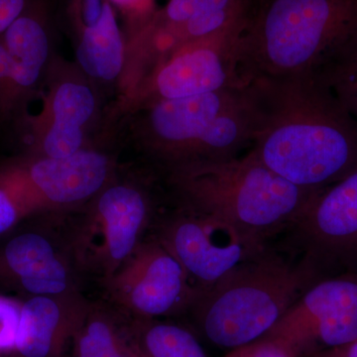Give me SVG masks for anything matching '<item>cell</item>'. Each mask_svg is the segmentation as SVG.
<instances>
[{"label": "cell", "mask_w": 357, "mask_h": 357, "mask_svg": "<svg viewBox=\"0 0 357 357\" xmlns=\"http://www.w3.org/2000/svg\"><path fill=\"white\" fill-rule=\"evenodd\" d=\"M252 149L292 184L321 191L357 168V121L318 73L252 79Z\"/></svg>", "instance_id": "1"}, {"label": "cell", "mask_w": 357, "mask_h": 357, "mask_svg": "<svg viewBox=\"0 0 357 357\" xmlns=\"http://www.w3.org/2000/svg\"><path fill=\"white\" fill-rule=\"evenodd\" d=\"M22 303L0 295V357H14Z\"/></svg>", "instance_id": "23"}, {"label": "cell", "mask_w": 357, "mask_h": 357, "mask_svg": "<svg viewBox=\"0 0 357 357\" xmlns=\"http://www.w3.org/2000/svg\"><path fill=\"white\" fill-rule=\"evenodd\" d=\"M159 241L184 268L198 294L264 251L229 223L192 210L167 223Z\"/></svg>", "instance_id": "10"}, {"label": "cell", "mask_w": 357, "mask_h": 357, "mask_svg": "<svg viewBox=\"0 0 357 357\" xmlns=\"http://www.w3.org/2000/svg\"><path fill=\"white\" fill-rule=\"evenodd\" d=\"M128 335L137 357H208L196 337L175 324L138 318Z\"/></svg>", "instance_id": "18"}, {"label": "cell", "mask_w": 357, "mask_h": 357, "mask_svg": "<svg viewBox=\"0 0 357 357\" xmlns=\"http://www.w3.org/2000/svg\"><path fill=\"white\" fill-rule=\"evenodd\" d=\"M148 215L142 192L128 185H107L75 238L77 260L109 281L140 243Z\"/></svg>", "instance_id": "9"}, {"label": "cell", "mask_w": 357, "mask_h": 357, "mask_svg": "<svg viewBox=\"0 0 357 357\" xmlns=\"http://www.w3.org/2000/svg\"><path fill=\"white\" fill-rule=\"evenodd\" d=\"M170 182L189 210L220 218L261 245L296 225L319 192L277 175L253 150L243 157L170 167Z\"/></svg>", "instance_id": "2"}, {"label": "cell", "mask_w": 357, "mask_h": 357, "mask_svg": "<svg viewBox=\"0 0 357 357\" xmlns=\"http://www.w3.org/2000/svg\"><path fill=\"white\" fill-rule=\"evenodd\" d=\"M10 61L8 114L36 86L50 51L43 0H34L1 35Z\"/></svg>", "instance_id": "17"}, {"label": "cell", "mask_w": 357, "mask_h": 357, "mask_svg": "<svg viewBox=\"0 0 357 357\" xmlns=\"http://www.w3.org/2000/svg\"><path fill=\"white\" fill-rule=\"evenodd\" d=\"M225 357H304L292 344L280 338L264 337L229 351Z\"/></svg>", "instance_id": "24"}, {"label": "cell", "mask_w": 357, "mask_h": 357, "mask_svg": "<svg viewBox=\"0 0 357 357\" xmlns=\"http://www.w3.org/2000/svg\"><path fill=\"white\" fill-rule=\"evenodd\" d=\"M307 357H357V340L344 347L316 352Z\"/></svg>", "instance_id": "29"}, {"label": "cell", "mask_w": 357, "mask_h": 357, "mask_svg": "<svg viewBox=\"0 0 357 357\" xmlns=\"http://www.w3.org/2000/svg\"><path fill=\"white\" fill-rule=\"evenodd\" d=\"M115 9L128 15L146 17L153 0H109Z\"/></svg>", "instance_id": "28"}, {"label": "cell", "mask_w": 357, "mask_h": 357, "mask_svg": "<svg viewBox=\"0 0 357 357\" xmlns=\"http://www.w3.org/2000/svg\"><path fill=\"white\" fill-rule=\"evenodd\" d=\"M89 309L79 292L32 296L21 307L14 357H61Z\"/></svg>", "instance_id": "14"}, {"label": "cell", "mask_w": 357, "mask_h": 357, "mask_svg": "<svg viewBox=\"0 0 357 357\" xmlns=\"http://www.w3.org/2000/svg\"><path fill=\"white\" fill-rule=\"evenodd\" d=\"M255 119L248 86L151 103L150 146L169 168L238 157L252 146Z\"/></svg>", "instance_id": "5"}, {"label": "cell", "mask_w": 357, "mask_h": 357, "mask_svg": "<svg viewBox=\"0 0 357 357\" xmlns=\"http://www.w3.org/2000/svg\"><path fill=\"white\" fill-rule=\"evenodd\" d=\"M319 277L307 259L294 266L263 251L199 293L191 310L204 337L232 351L264 337Z\"/></svg>", "instance_id": "4"}, {"label": "cell", "mask_w": 357, "mask_h": 357, "mask_svg": "<svg viewBox=\"0 0 357 357\" xmlns=\"http://www.w3.org/2000/svg\"><path fill=\"white\" fill-rule=\"evenodd\" d=\"M37 126L39 135L36 139V156L67 158L84 149L83 128L53 123Z\"/></svg>", "instance_id": "22"}, {"label": "cell", "mask_w": 357, "mask_h": 357, "mask_svg": "<svg viewBox=\"0 0 357 357\" xmlns=\"http://www.w3.org/2000/svg\"><path fill=\"white\" fill-rule=\"evenodd\" d=\"M27 215V211L13 192L0 184V234L13 229L21 218Z\"/></svg>", "instance_id": "25"}, {"label": "cell", "mask_w": 357, "mask_h": 357, "mask_svg": "<svg viewBox=\"0 0 357 357\" xmlns=\"http://www.w3.org/2000/svg\"><path fill=\"white\" fill-rule=\"evenodd\" d=\"M316 73L357 121V32L340 45Z\"/></svg>", "instance_id": "20"}, {"label": "cell", "mask_w": 357, "mask_h": 357, "mask_svg": "<svg viewBox=\"0 0 357 357\" xmlns=\"http://www.w3.org/2000/svg\"><path fill=\"white\" fill-rule=\"evenodd\" d=\"M296 225L321 276L357 273V168L317 192Z\"/></svg>", "instance_id": "12"}, {"label": "cell", "mask_w": 357, "mask_h": 357, "mask_svg": "<svg viewBox=\"0 0 357 357\" xmlns=\"http://www.w3.org/2000/svg\"><path fill=\"white\" fill-rule=\"evenodd\" d=\"M34 0H0V36Z\"/></svg>", "instance_id": "27"}, {"label": "cell", "mask_w": 357, "mask_h": 357, "mask_svg": "<svg viewBox=\"0 0 357 357\" xmlns=\"http://www.w3.org/2000/svg\"><path fill=\"white\" fill-rule=\"evenodd\" d=\"M255 0H169L145 27L156 58L248 21Z\"/></svg>", "instance_id": "13"}, {"label": "cell", "mask_w": 357, "mask_h": 357, "mask_svg": "<svg viewBox=\"0 0 357 357\" xmlns=\"http://www.w3.org/2000/svg\"><path fill=\"white\" fill-rule=\"evenodd\" d=\"M46 110L38 124L83 128L95 114V95L86 84L64 82L59 84L51 96Z\"/></svg>", "instance_id": "21"}, {"label": "cell", "mask_w": 357, "mask_h": 357, "mask_svg": "<svg viewBox=\"0 0 357 357\" xmlns=\"http://www.w3.org/2000/svg\"><path fill=\"white\" fill-rule=\"evenodd\" d=\"M357 32V0H255L239 48L244 84L316 73Z\"/></svg>", "instance_id": "3"}, {"label": "cell", "mask_w": 357, "mask_h": 357, "mask_svg": "<svg viewBox=\"0 0 357 357\" xmlns=\"http://www.w3.org/2000/svg\"><path fill=\"white\" fill-rule=\"evenodd\" d=\"M11 74L8 52L0 36V116L8 114Z\"/></svg>", "instance_id": "26"}, {"label": "cell", "mask_w": 357, "mask_h": 357, "mask_svg": "<svg viewBox=\"0 0 357 357\" xmlns=\"http://www.w3.org/2000/svg\"><path fill=\"white\" fill-rule=\"evenodd\" d=\"M112 164L105 154L83 149L67 158L35 156L0 170V184L28 215L72 208L95 199L109 185Z\"/></svg>", "instance_id": "6"}, {"label": "cell", "mask_w": 357, "mask_h": 357, "mask_svg": "<svg viewBox=\"0 0 357 357\" xmlns=\"http://www.w3.org/2000/svg\"><path fill=\"white\" fill-rule=\"evenodd\" d=\"M245 25L246 22L181 45L157 59L147 86L150 102L245 86L238 70Z\"/></svg>", "instance_id": "8"}, {"label": "cell", "mask_w": 357, "mask_h": 357, "mask_svg": "<svg viewBox=\"0 0 357 357\" xmlns=\"http://www.w3.org/2000/svg\"><path fill=\"white\" fill-rule=\"evenodd\" d=\"M2 269L32 296L77 292L69 263L47 237L26 232L7 243Z\"/></svg>", "instance_id": "16"}, {"label": "cell", "mask_w": 357, "mask_h": 357, "mask_svg": "<svg viewBox=\"0 0 357 357\" xmlns=\"http://www.w3.org/2000/svg\"><path fill=\"white\" fill-rule=\"evenodd\" d=\"M75 357H137L128 335L102 310L89 306L73 338Z\"/></svg>", "instance_id": "19"}, {"label": "cell", "mask_w": 357, "mask_h": 357, "mask_svg": "<svg viewBox=\"0 0 357 357\" xmlns=\"http://www.w3.org/2000/svg\"><path fill=\"white\" fill-rule=\"evenodd\" d=\"M70 6L79 37V67L93 79H116L123 68L126 53L116 9L109 0H70Z\"/></svg>", "instance_id": "15"}, {"label": "cell", "mask_w": 357, "mask_h": 357, "mask_svg": "<svg viewBox=\"0 0 357 357\" xmlns=\"http://www.w3.org/2000/svg\"><path fill=\"white\" fill-rule=\"evenodd\" d=\"M105 283L114 300L140 319L191 309L198 296L184 268L159 241L138 244Z\"/></svg>", "instance_id": "11"}, {"label": "cell", "mask_w": 357, "mask_h": 357, "mask_svg": "<svg viewBox=\"0 0 357 357\" xmlns=\"http://www.w3.org/2000/svg\"><path fill=\"white\" fill-rule=\"evenodd\" d=\"M265 337L280 338L304 357L357 340V273L321 276Z\"/></svg>", "instance_id": "7"}]
</instances>
